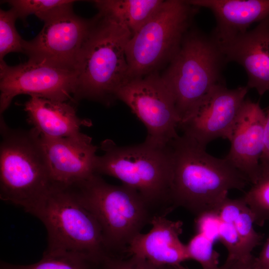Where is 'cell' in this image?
<instances>
[{
	"label": "cell",
	"mask_w": 269,
	"mask_h": 269,
	"mask_svg": "<svg viewBox=\"0 0 269 269\" xmlns=\"http://www.w3.org/2000/svg\"><path fill=\"white\" fill-rule=\"evenodd\" d=\"M53 185L67 187L85 181L94 174L99 148L87 134L71 137L40 135Z\"/></svg>",
	"instance_id": "4fadbf2b"
},
{
	"label": "cell",
	"mask_w": 269,
	"mask_h": 269,
	"mask_svg": "<svg viewBox=\"0 0 269 269\" xmlns=\"http://www.w3.org/2000/svg\"><path fill=\"white\" fill-rule=\"evenodd\" d=\"M265 119L259 103L246 98L228 138L230 148L225 158L252 184L260 177Z\"/></svg>",
	"instance_id": "5bb4252c"
},
{
	"label": "cell",
	"mask_w": 269,
	"mask_h": 269,
	"mask_svg": "<svg viewBox=\"0 0 269 269\" xmlns=\"http://www.w3.org/2000/svg\"><path fill=\"white\" fill-rule=\"evenodd\" d=\"M12 8L0 10V61L11 52L24 53L25 40L22 38L15 27L17 19Z\"/></svg>",
	"instance_id": "cb8c5ba5"
},
{
	"label": "cell",
	"mask_w": 269,
	"mask_h": 269,
	"mask_svg": "<svg viewBox=\"0 0 269 269\" xmlns=\"http://www.w3.org/2000/svg\"><path fill=\"white\" fill-rule=\"evenodd\" d=\"M74 70L28 59L15 66L0 61V114L17 95L37 96L60 102H75Z\"/></svg>",
	"instance_id": "30bf717a"
},
{
	"label": "cell",
	"mask_w": 269,
	"mask_h": 269,
	"mask_svg": "<svg viewBox=\"0 0 269 269\" xmlns=\"http://www.w3.org/2000/svg\"><path fill=\"white\" fill-rule=\"evenodd\" d=\"M103 151L97 155L96 174L121 180L142 198L154 216L165 217L173 210L171 200L172 155L170 144L155 145L146 141L118 145L106 139L100 144Z\"/></svg>",
	"instance_id": "3957f363"
},
{
	"label": "cell",
	"mask_w": 269,
	"mask_h": 269,
	"mask_svg": "<svg viewBox=\"0 0 269 269\" xmlns=\"http://www.w3.org/2000/svg\"><path fill=\"white\" fill-rule=\"evenodd\" d=\"M163 0H96L98 12L125 26L132 34L137 32L158 11Z\"/></svg>",
	"instance_id": "d6986e66"
},
{
	"label": "cell",
	"mask_w": 269,
	"mask_h": 269,
	"mask_svg": "<svg viewBox=\"0 0 269 269\" xmlns=\"http://www.w3.org/2000/svg\"><path fill=\"white\" fill-rule=\"evenodd\" d=\"M242 197L252 214L254 223L269 221V174L261 176Z\"/></svg>",
	"instance_id": "603a6c76"
},
{
	"label": "cell",
	"mask_w": 269,
	"mask_h": 269,
	"mask_svg": "<svg viewBox=\"0 0 269 269\" xmlns=\"http://www.w3.org/2000/svg\"><path fill=\"white\" fill-rule=\"evenodd\" d=\"M221 268V269H259L256 263V257L253 255L245 259L226 260Z\"/></svg>",
	"instance_id": "f1b7e54d"
},
{
	"label": "cell",
	"mask_w": 269,
	"mask_h": 269,
	"mask_svg": "<svg viewBox=\"0 0 269 269\" xmlns=\"http://www.w3.org/2000/svg\"><path fill=\"white\" fill-rule=\"evenodd\" d=\"M132 34L124 25L99 12L92 18L74 71V99L110 106L118 90L130 80L126 48Z\"/></svg>",
	"instance_id": "7a4b0ae2"
},
{
	"label": "cell",
	"mask_w": 269,
	"mask_h": 269,
	"mask_svg": "<svg viewBox=\"0 0 269 269\" xmlns=\"http://www.w3.org/2000/svg\"><path fill=\"white\" fill-rule=\"evenodd\" d=\"M199 7L182 0H164L127 46L130 80L158 72L178 52Z\"/></svg>",
	"instance_id": "ba28073f"
},
{
	"label": "cell",
	"mask_w": 269,
	"mask_h": 269,
	"mask_svg": "<svg viewBox=\"0 0 269 269\" xmlns=\"http://www.w3.org/2000/svg\"><path fill=\"white\" fill-rule=\"evenodd\" d=\"M198 7L210 10L216 26L210 35L219 47L246 32L256 22L269 18V0H189Z\"/></svg>",
	"instance_id": "e0dca14e"
},
{
	"label": "cell",
	"mask_w": 269,
	"mask_h": 269,
	"mask_svg": "<svg viewBox=\"0 0 269 269\" xmlns=\"http://www.w3.org/2000/svg\"><path fill=\"white\" fill-rule=\"evenodd\" d=\"M28 213L40 220L47 230L43 253H79L100 262L109 256L97 222L71 186L54 185Z\"/></svg>",
	"instance_id": "8992f818"
},
{
	"label": "cell",
	"mask_w": 269,
	"mask_h": 269,
	"mask_svg": "<svg viewBox=\"0 0 269 269\" xmlns=\"http://www.w3.org/2000/svg\"><path fill=\"white\" fill-rule=\"evenodd\" d=\"M249 89L218 84L179 123L182 135L204 147L216 138L228 139Z\"/></svg>",
	"instance_id": "8fae6325"
},
{
	"label": "cell",
	"mask_w": 269,
	"mask_h": 269,
	"mask_svg": "<svg viewBox=\"0 0 269 269\" xmlns=\"http://www.w3.org/2000/svg\"><path fill=\"white\" fill-rule=\"evenodd\" d=\"M220 219L232 223L241 240L243 251L247 258L252 256V252L259 245L261 235L254 228V221L250 209L241 197L224 200L219 210Z\"/></svg>",
	"instance_id": "ffe728a7"
},
{
	"label": "cell",
	"mask_w": 269,
	"mask_h": 269,
	"mask_svg": "<svg viewBox=\"0 0 269 269\" xmlns=\"http://www.w3.org/2000/svg\"><path fill=\"white\" fill-rule=\"evenodd\" d=\"M177 269H189L186 267H184L183 266H182L181 265H180L178 266L177 267ZM221 269V267H220V269Z\"/></svg>",
	"instance_id": "4dcf8cb0"
},
{
	"label": "cell",
	"mask_w": 269,
	"mask_h": 269,
	"mask_svg": "<svg viewBox=\"0 0 269 269\" xmlns=\"http://www.w3.org/2000/svg\"><path fill=\"white\" fill-rule=\"evenodd\" d=\"M178 266H158L134 255L125 258L109 256L101 262L100 269H177Z\"/></svg>",
	"instance_id": "484cf974"
},
{
	"label": "cell",
	"mask_w": 269,
	"mask_h": 269,
	"mask_svg": "<svg viewBox=\"0 0 269 269\" xmlns=\"http://www.w3.org/2000/svg\"><path fill=\"white\" fill-rule=\"evenodd\" d=\"M218 211L204 213L195 219V225L197 233H200L214 242L219 240V228L220 219Z\"/></svg>",
	"instance_id": "4316f807"
},
{
	"label": "cell",
	"mask_w": 269,
	"mask_h": 269,
	"mask_svg": "<svg viewBox=\"0 0 269 269\" xmlns=\"http://www.w3.org/2000/svg\"><path fill=\"white\" fill-rule=\"evenodd\" d=\"M219 47L227 62L244 68L249 89H255L260 96L269 91V18Z\"/></svg>",
	"instance_id": "9a60e30c"
},
{
	"label": "cell",
	"mask_w": 269,
	"mask_h": 269,
	"mask_svg": "<svg viewBox=\"0 0 269 269\" xmlns=\"http://www.w3.org/2000/svg\"><path fill=\"white\" fill-rule=\"evenodd\" d=\"M173 169L171 200L174 209L181 207L196 217L217 211L229 190H243L249 183L226 158L208 153L185 136L170 143Z\"/></svg>",
	"instance_id": "6da1fadb"
},
{
	"label": "cell",
	"mask_w": 269,
	"mask_h": 269,
	"mask_svg": "<svg viewBox=\"0 0 269 269\" xmlns=\"http://www.w3.org/2000/svg\"><path fill=\"white\" fill-rule=\"evenodd\" d=\"M116 98L143 124L147 130L145 141L166 146L179 136L180 119L174 98L158 72L130 80L118 90Z\"/></svg>",
	"instance_id": "9c48e42d"
},
{
	"label": "cell",
	"mask_w": 269,
	"mask_h": 269,
	"mask_svg": "<svg viewBox=\"0 0 269 269\" xmlns=\"http://www.w3.org/2000/svg\"><path fill=\"white\" fill-rule=\"evenodd\" d=\"M150 224L149 232L140 233L132 241L127 251L128 257L134 255L158 266H178L189 260L186 245L179 239L182 222L154 216Z\"/></svg>",
	"instance_id": "2e32d148"
},
{
	"label": "cell",
	"mask_w": 269,
	"mask_h": 269,
	"mask_svg": "<svg viewBox=\"0 0 269 269\" xmlns=\"http://www.w3.org/2000/svg\"><path fill=\"white\" fill-rule=\"evenodd\" d=\"M260 177L269 174V107L266 113L264 148L260 159Z\"/></svg>",
	"instance_id": "83f0119b"
},
{
	"label": "cell",
	"mask_w": 269,
	"mask_h": 269,
	"mask_svg": "<svg viewBox=\"0 0 269 269\" xmlns=\"http://www.w3.org/2000/svg\"><path fill=\"white\" fill-rule=\"evenodd\" d=\"M226 63L211 35L189 29L161 75L174 96L180 122L216 86L223 83L222 72Z\"/></svg>",
	"instance_id": "52a82bcc"
},
{
	"label": "cell",
	"mask_w": 269,
	"mask_h": 269,
	"mask_svg": "<svg viewBox=\"0 0 269 269\" xmlns=\"http://www.w3.org/2000/svg\"><path fill=\"white\" fill-rule=\"evenodd\" d=\"M92 24V18L74 11L44 23L33 39L24 41V54L28 59L74 70L79 52Z\"/></svg>",
	"instance_id": "7c38bea8"
},
{
	"label": "cell",
	"mask_w": 269,
	"mask_h": 269,
	"mask_svg": "<svg viewBox=\"0 0 269 269\" xmlns=\"http://www.w3.org/2000/svg\"><path fill=\"white\" fill-rule=\"evenodd\" d=\"M101 263L79 253H43L39 262L28 265H14L1 261L0 269H100Z\"/></svg>",
	"instance_id": "7402d4cb"
},
{
	"label": "cell",
	"mask_w": 269,
	"mask_h": 269,
	"mask_svg": "<svg viewBox=\"0 0 269 269\" xmlns=\"http://www.w3.org/2000/svg\"><path fill=\"white\" fill-rule=\"evenodd\" d=\"M214 242L197 233L186 245L189 260L198 262L202 269H219V254L213 248Z\"/></svg>",
	"instance_id": "d4e9b609"
},
{
	"label": "cell",
	"mask_w": 269,
	"mask_h": 269,
	"mask_svg": "<svg viewBox=\"0 0 269 269\" xmlns=\"http://www.w3.org/2000/svg\"><path fill=\"white\" fill-rule=\"evenodd\" d=\"M29 123L41 136L71 137L80 135L82 127H91L89 119H81L71 102L53 101L30 96L23 104Z\"/></svg>",
	"instance_id": "ac0fdd59"
},
{
	"label": "cell",
	"mask_w": 269,
	"mask_h": 269,
	"mask_svg": "<svg viewBox=\"0 0 269 269\" xmlns=\"http://www.w3.org/2000/svg\"><path fill=\"white\" fill-rule=\"evenodd\" d=\"M71 186L97 222L109 256L128 257L132 241L154 217L141 196L123 184H110L97 174Z\"/></svg>",
	"instance_id": "277c9868"
},
{
	"label": "cell",
	"mask_w": 269,
	"mask_h": 269,
	"mask_svg": "<svg viewBox=\"0 0 269 269\" xmlns=\"http://www.w3.org/2000/svg\"><path fill=\"white\" fill-rule=\"evenodd\" d=\"M256 263L259 269H269V236L267 239Z\"/></svg>",
	"instance_id": "f546056e"
},
{
	"label": "cell",
	"mask_w": 269,
	"mask_h": 269,
	"mask_svg": "<svg viewBox=\"0 0 269 269\" xmlns=\"http://www.w3.org/2000/svg\"><path fill=\"white\" fill-rule=\"evenodd\" d=\"M0 199L28 212L53 186L40 135L12 129L0 117Z\"/></svg>",
	"instance_id": "5b68a950"
},
{
	"label": "cell",
	"mask_w": 269,
	"mask_h": 269,
	"mask_svg": "<svg viewBox=\"0 0 269 269\" xmlns=\"http://www.w3.org/2000/svg\"><path fill=\"white\" fill-rule=\"evenodd\" d=\"M73 0H9L8 3L18 18L26 22L27 17L34 15L44 23L73 11Z\"/></svg>",
	"instance_id": "44dd1931"
}]
</instances>
